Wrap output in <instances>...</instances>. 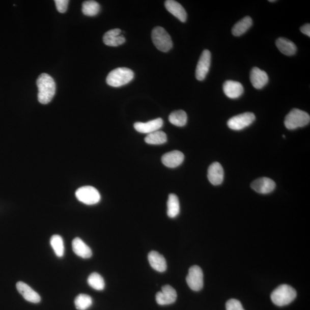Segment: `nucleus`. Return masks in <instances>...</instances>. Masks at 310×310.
Returning a JSON list of instances; mask_svg holds the SVG:
<instances>
[{"instance_id": "nucleus-28", "label": "nucleus", "mask_w": 310, "mask_h": 310, "mask_svg": "<svg viewBox=\"0 0 310 310\" xmlns=\"http://www.w3.org/2000/svg\"><path fill=\"white\" fill-rule=\"evenodd\" d=\"M100 11V6L95 1H87L82 4V11L84 15L94 16L98 14Z\"/></svg>"}, {"instance_id": "nucleus-4", "label": "nucleus", "mask_w": 310, "mask_h": 310, "mask_svg": "<svg viewBox=\"0 0 310 310\" xmlns=\"http://www.w3.org/2000/svg\"><path fill=\"white\" fill-rule=\"evenodd\" d=\"M310 117L306 112L298 109H294L287 115L285 120L286 128L294 130L302 128L309 123Z\"/></svg>"}, {"instance_id": "nucleus-10", "label": "nucleus", "mask_w": 310, "mask_h": 310, "mask_svg": "<svg viewBox=\"0 0 310 310\" xmlns=\"http://www.w3.org/2000/svg\"><path fill=\"white\" fill-rule=\"evenodd\" d=\"M177 298V293L173 287L165 285L161 288V291L156 295V302L159 305H168L174 303Z\"/></svg>"}, {"instance_id": "nucleus-26", "label": "nucleus", "mask_w": 310, "mask_h": 310, "mask_svg": "<svg viewBox=\"0 0 310 310\" xmlns=\"http://www.w3.org/2000/svg\"><path fill=\"white\" fill-rule=\"evenodd\" d=\"M169 121L177 127H182L187 122V115L185 111L179 110L174 111L169 116Z\"/></svg>"}, {"instance_id": "nucleus-18", "label": "nucleus", "mask_w": 310, "mask_h": 310, "mask_svg": "<svg viewBox=\"0 0 310 310\" xmlns=\"http://www.w3.org/2000/svg\"><path fill=\"white\" fill-rule=\"evenodd\" d=\"M224 94L229 98L236 99L242 96L244 88L241 83L234 80H227L223 85Z\"/></svg>"}, {"instance_id": "nucleus-2", "label": "nucleus", "mask_w": 310, "mask_h": 310, "mask_svg": "<svg viewBox=\"0 0 310 310\" xmlns=\"http://www.w3.org/2000/svg\"><path fill=\"white\" fill-rule=\"evenodd\" d=\"M296 295L297 293L293 287L287 285H282L272 292L271 298L274 304L282 307L293 302Z\"/></svg>"}, {"instance_id": "nucleus-24", "label": "nucleus", "mask_w": 310, "mask_h": 310, "mask_svg": "<svg viewBox=\"0 0 310 310\" xmlns=\"http://www.w3.org/2000/svg\"><path fill=\"white\" fill-rule=\"evenodd\" d=\"M180 213V204L178 197L171 194L167 201V215L171 218L177 217Z\"/></svg>"}, {"instance_id": "nucleus-12", "label": "nucleus", "mask_w": 310, "mask_h": 310, "mask_svg": "<svg viewBox=\"0 0 310 310\" xmlns=\"http://www.w3.org/2000/svg\"><path fill=\"white\" fill-rule=\"evenodd\" d=\"M163 125V120L161 118H158L148 121L147 123L137 122L134 123V128L138 132L148 134L159 131Z\"/></svg>"}, {"instance_id": "nucleus-19", "label": "nucleus", "mask_w": 310, "mask_h": 310, "mask_svg": "<svg viewBox=\"0 0 310 310\" xmlns=\"http://www.w3.org/2000/svg\"><path fill=\"white\" fill-rule=\"evenodd\" d=\"M148 259L151 267L155 271L163 272L167 269V262H166L164 256L158 253V251H150L148 254Z\"/></svg>"}, {"instance_id": "nucleus-23", "label": "nucleus", "mask_w": 310, "mask_h": 310, "mask_svg": "<svg viewBox=\"0 0 310 310\" xmlns=\"http://www.w3.org/2000/svg\"><path fill=\"white\" fill-rule=\"evenodd\" d=\"M253 21L249 16H246L233 26L232 32L235 37L244 34L252 25Z\"/></svg>"}, {"instance_id": "nucleus-9", "label": "nucleus", "mask_w": 310, "mask_h": 310, "mask_svg": "<svg viewBox=\"0 0 310 310\" xmlns=\"http://www.w3.org/2000/svg\"><path fill=\"white\" fill-rule=\"evenodd\" d=\"M211 59L212 57L210 52L208 49H205L202 53L200 60L198 62L195 71L196 78L200 81L204 80L209 73Z\"/></svg>"}, {"instance_id": "nucleus-34", "label": "nucleus", "mask_w": 310, "mask_h": 310, "mask_svg": "<svg viewBox=\"0 0 310 310\" xmlns=\"http://www.w3.org/2000/svg\"><path fill=\"white\" fill-rule=\"evenodd\" d=\"M269 2H275V0H274V1H269Z\"/></svg>"}, {"instance_id": "nucleus-7", "label": "nucleus", "mask_w": 310, "mask_h": 310, "mask_svg": "<svg viewBox=\"0 0 310 310\" xmlns=\"http://www.w3.org/2000/svg\"><path fill=\"white\" fill-rule=\"evenodd\" d=\"M256 119L255 115L250 112L242 114L229 119L228 127L234 131H241L252 124Z\"/></svg>"}, {"instance_id": "nucleus-11", "label": "nucleus", "mask_w": 310, "mask_h": 310, "mask_svg": "<svg viewBox=\"0 0 310 310\" xmlns=\"http://www.w3.org/2000/svg\"><path fill=\"white\" fill-rule=\"evenodd\" d=\"M276 184L272 179L263 177L255 180L251 184V187L260 194H267L275 190Z\"/></svg>"}, {"instance_id": "nucleus-15", "label": "nucleus", "mask_w": 310, "mask_h": 310, "mask_svg": "<svg viewBox=\"0 0 310 310\" xmlns=\"http://www.w3.org/2000/svg\"><path fill=\"white\" fill-rule=\"evenodd\" d=\"M16 288L19 293L28 302L38 303L41 298L40 295L26 283L22 281L17 282Z\"/></svg>"}, {"instance_id": "nucleus-20", "label": "nucleus", "mask_w": 310, "mask_h": 310, "mask_svg": "<svg viewBox=\"0 0 310 310\" xmlns=\"http://www.w3.org/2000/svg\"><path fill=\"white\" fill-rule=\"evenodd\" d=\"M165 7L167 10L181 22H186L187 13L184 8L179 3L174 0H167L165 2Z\"/></svg>"}, {"instance_id": "nucleus-6", "label": "nucleus", "mask_w": 310, "mask_h": 310, "mask_svg": "<svg viewBox=\"0 0 310 310\" xmlns=\"http://www.w3.org/2000/svg\"><path fill=\"white\" fill-rule=\"evenodd\" d=\"M76 199L83 204L93 205L98 203L101 200L100 192L92 186H83L76 191Z\"/></svg>"}, {"instance_id": "nucleus-30", "label": "nucleus", "mask_w": 310, "mask_h": 310, "mask_svg": "<svg viewBox=\"0 0 310 310\" xmlns=\"http://www.w3.org/2000/svg\"><path fill=\"white\" fill-rule=\"evenodd\" d=\"M74 303L76 309L79 310H86L91 306L93 303V300L89 295L80 294L76 296Z\"/></svg>"}, {"instance_id": "nucleus-16", "label": "nucleus", "mask_w": 310, "mask_h": 310, "mask_svg": "<svg viewBox=\"0 0 310 310\" xmlns=\"http://www.w3.org/2000/svg\"><path fill=\"white\" fill-rule=\"evenodd\" d=\"M209 182L214 186H218L223 182L224 172L221 164L214 162L209 166L208 173Z\"/></svg>"}, {"instance_id": "nucleus-21", "label": "nucleus", "mask_w": 310, "mask_h": 310, "mask_svg": "<svg viewBox=\"0 0 310 310\" xmlns=\"http://www.w3.org/2000/svg\"><path fill=\"white\" fill-rule=\"evenodd\" d=\"M72 247H73L74 252L79 257L89 259L92 256V251L91 248L85 244L80 238H75L72 242Z\"/></svg>"}, {"instance_id": "nucleus-35", "label": "nucleus", "mask_w": 310, "mask_h": 310, "mask_svg": "<svg viewBox=\"0 0 310 310\" xmlns=\"http://www.w3.org/2000/svg\"><path fill=\"white\" fill-rule=\"evenodd\" d=\"M283 138H286V136H285V135H283Z\"/></svg>"}, {"instance_id": "nucleus-3", "label": "nucleus", "mask_w": 310, "mask_h": 310, "mask_svg": "<svg viewBox=\"0 0 310 310\" xmlns=\"http://www.w3.org/2000/svg\"><path fill=\"white\" fill-rule=\"evenodd\" d=\"M134 78L133 71L126 67H119L112 70L107 75L106 83L109 86L118 88L127 84Z\"/></svg>"}, {"instance_id": "nucleus-14", "label": "nucleus", "mask_w": 310, "mask_h": 310, "mask_svg": "<svg viewBox=\"0 0 310 310\" xmlns=\"http://www.w3.org/2000/svg\"><path fill=\"white\" fill-rule=\"evenodd\" d=\"M103 42L106 46L118 47L125 42V38L121 35V30L117 29L107 31L103 35Z\"/></svg>"}, {"instance_id": "nucleus-32", "label": "nucleus", "mask_w": 310, "mask_h": 310, "mask_svg": "<svg viewBox=\"0 0 310 310\" xmlns=\"http://www.w3.org/2000/svg\"><path fill=\"white\" fill-rule=\"evenodd\" d=\"M69 3L68 0H55V3L58 12L60 13L66 12Z\"/></svg>"}, {"instance_id": "nucleus-13", "label": "nucleus", "mask_w": 310, "mask_h": 310, "mask_svg": "<svg viewBox=\"0 0 310 310\" xmlns=\"http://www.w3.org/2000/svg\"><path fill=\"white\" fill-rule=\"evenodd\" d=\"M185 159L183 153L179 151H173L165 154L161 158L163 164L168 168H176L181 165Z\"/></svg>"}, {"instance_id": "nucleus-27", "label": "nucleus", "mask_w": 310, "mask_h": 310, "mask_svg": "<svg viewBox=\"0 0 310 310\" xmlns=\"http://www.w3.org/2000/svg\"><path fill=\"white\" fill-rule=\"evenodd\" d=\"M50 244L58 257H63L65 252V246L62 237L57 235L52 236L51 238Z\"/></svg>"}, {"instance_id": "nucleus-22", "label": "nucleus", "mask_w": 310, "mask_h": 310, "mask_svg": "<svg viewBox=\"0 0 310 310\" xmlns=\"http://www.w3.org/2000/svg\"><path fill=\"white\" fill-rule=\"evenodd\" d=\"M276 45L278 50L287 56H293L297 51V47L296 45L291 40L286 38L277 39Z\"/></svg>"}, {"instance_id": "nucleus-31", "label": "nucleus", "mask_w": 310, "mask_h": 310, "mask_svg": "<svg viewBox=\"0 0 310 310\" xmlns=\"http://www.w3.org/2000/svg\"><path fill=\"white\" fill-rule=\"evenodd\" d=\"M226 309L227 310H245L240 301L235 299L228 301Z\"/></svg>"}, {"instance_id": "nucleus-1", "label": "nucleus", "mask_w": 310, "mask_h": 310, "mask_svg": "<svg viewBox=\"0 0 310 310\" xmlns=\"http://www.w3.org/2000/svg\"><path fill=\"white\" fill-rule=\"evenodd\" d=\"M38 88V101L42 104H47L55 96L56 84L50 75L43 73L39 76L37 81Z\"/></svg>"}, {"instance_id": "nucleus-17", "label": "nucleus", "mask_w": 310, "mask_h": 310, "mask_svg": "<svg viewBox=\"0 0 310 310\" xmlns=\"http://www.w3.org/2000/svg\"><path fill=\"white\" fill-rule=\"evenodd\" d=\"M250 79L253 87L256 89H261L268 83L269 78L267 74L258 67L251 70Z\"/></svg>"}, {"instance_id": "nucleus-29", "label": "nucleus", "mask_w": 310, "mask_h": 310, "mask_svg": "<svg viewBox=\"0 0 310 310\" xmlns=\"http://www.w3.org/2000/svg\"><path fill=\"white\" fill-rule=\"evenodd\" d=\"M88 283L90 286L94 290L101 291L104 289L105 284L103 278L96 272H94L88 278Z\"/></svg>"}, {"instance_id": "nucleus-33", "label": "nucleus", "mask_w": 310, "mask_h": 310, "mask_svg": "<svg viewBox=\"0 0 310 310\" xmlns=\"http://www.w3.org/2000/svg\"><path fill=\"white\" fill-rule=\"evenodd\" d=\"M300 31L303 34L308 36V37H310V24H306L302 26L300 28Z\"/></svg>"}, {"instance_id": "nucleus-5", "label": "nucleus", "mask_w": 310, "mask_h": 310, "mask_svg": "<svg viewBox=\"0 0 310 310\" xmlns=\"http://www.w3.org/2000/svg\"><path fill=\"white\" fill-rule=\"evenodd\" d=\"M152 39L159 50L167 52L172 48L173 43L167 31L161 26H156L152 32Z\"/></svg>"}, {"instance_id": "nucleus-25", "label": "nucleus", "mask_w": 310, "mask_h": 310, "mask_svg": "<svg viewBox=\"0 0 310 310\" xmlns=\"http://www.w3.org/2000/svg\"><path fill=\"white\" fill-rule=\"evenodd\" d=\"M167 141V136L164 132L157 131L148 134L145 138V142L148 145H161Z\"/></svg>"}, {"instance_id": "nucleus-8", "label": "nucleus", "mask_w": 310, "mask_h": 310, "mask_svg": "<svg viewBox=\"0 0 310 310\" xmlns=\"http://www.w3.org/2000/svg\"><path fill=\"white\" fill-rule=\"evenodd\" d=\"M186 282L188 287L193 291H199L203 288L204 273L199 266H192L189 269Z\"/></svg>"}]
</instances>
